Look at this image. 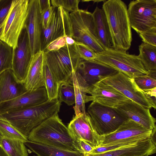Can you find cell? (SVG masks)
Returning <instances> with one entry per match:
<instances>
[{
  "label": "cell",
  "mask_w": 156,
  "mask_h": 156,
  "mask_svg": "<svg viewBox=\"0 0 156 156\" xmlns=\"http://www.w3.org/2000/svg\"><path fill=\"white\" fill-rule=\"evenodd\" d=\"M139 34L143 42L156 46V27L149 29Z\"/></svg>",
  "instance_id": "cell-36"
},
{
  "label": "cell",
  "mask_w": 156,
  "mask_h": 156,
  "mask_svg": "<svg viewBox=\"0 0 156 156\" xmlns=\"http://www.w3.org/2000/svg\"><path fill=\"white\" fill-rule=\"evenodd\" d=\"M44 62L59 84L68 82L80 60L75 44L44 52Z\"/></svg>",
  "instance_id": "cell-4"
},
{
  "label": "cell",
  "mask_w": 156,
  "mask_h": 156,
  "mask_svg": "<svg viewBox=\"0 0 156 156\" xmlns=\"http://www.w3.org/2000/svg\"><path fill=\"white\" fill-rule=\"evenodd\" d=\"M66 36H64L59 37L50 42L43 51L58 50L66 45Z\"/></svg>",
  "instance_id": "cell-38"
},
{
  "label": "cell",
  "mask_w": 156,
  "mask_h": 156,
  "mask_svg": "<svg viewBox=\"0 0 156 156\" xmlns=\"http://www.w3.org/2000/svg\"><path fill=\"white\" fill-rule=\"evenodd\" d=\"M64 36H72L69 12L61 7L54 8L47 27L43 29L41 51H44L50 42Z\"/></svg>",
  "instance_id": "cell-13"
},
{
  "label": "cell",
  "mask_w": 156,
  "mask_h": 156,
  "mask_svg": "<svg viewBox=\"0 0 156 156\" xmlns=\"http://www.w3.org/2000/svg\"><path fill=\"white\" fill-rule=\"evenodd\" d=\"M38 1L41 14L51 6L50 1L49 0H38Z\"/></svg>",
  "instance_id": "cell-41"
},
{
  "label": "cell",
  "mask_w": 156,
  "mask_h": 156,
  "mask_svg": "<svg viewBox=\"0 0 156 156\" xmlns=\"http://www.w3.org/2000/svg\"><path fill=\"white\" fill-rule=\"evenodd\" d=\"M137 143L138 142L134 141L128 142L116 143L106 146L98 147L93 149L89 154H94L102 153L107 151L115 150L128 146Z\"/></svg>",
  "instance_id": "cell-35"
},
{
  "label": "cell",
  "mask_w": 156,
  "mask_h": 156,
  "mask_svg": "<svg viewBox=\"0 0 156 156\" xmlns=\"http://www.w3.org/2000/svg\"><path fill=\"white\" fill-rule=\"evenodd\" d=\"M92 14L96 34L99 41L105 50L112 48L109 29L103 10L97 6Z\"/></svg>",
  "instance_id": "cell-23"
},
{
  "label": "cell",
  "mask_w": 156,
  "mask_h": 156,
  "mask_svg": "<svg viewBox=\"0 0 156 156\" xmlns=\"http://www.w3.org/2000/svg\"><path fill=\"white\" fill-rule=\"evenodd\" d=\"M156 71H149L147 75L135 78L134 80L139 88L146 92L156 88Z\"/></svg>",
  "instance_id": "cell-32"
},
{
  "label": "cell",
  "mask_w": 156,
  "mask_h": 156,
  "mask_svg": "<svg viewBox=\"0 0 156 156\" xmlns=\"http://www.w3.org/2000/svg\"><path fill=\"white\" fill-rule=\"evenodd\" d=\"M68 128L73 140H82L95 148L100 144V138L93 131L87 115L74 116Z\"/></svg>",
  "instance_id": "cell-19"
},
{
  "label": "cell",
  "mask_w": 156,
  "mask_h": 156,
  "mask_svg": "<svg viewBox=\"0 0 156 156\" xmlns=\"http://www.w3.org/2000/svg\"><path fill=\"white\" fill-rule=\"evenodd\" d=\"M24 26L32 56L41 51L43 27L38 0H29L28 13Z\"/></svg>",
  "instance_id": "cell-15"
},
{
  "label": "cell",
  "mask_w": 156,
  "mask_h": 156,
  "mask_svg": "<svg viewBox=\"0 0 156 156\" xmlns=\"http://www.w3.org/2000/svg\"><path fill=\"white\" fill-rule=\"evenodd\" d=\"M127 11L131 28L138 34L156 27V0L131 1Z\"/></svg>",
  "instance_id": "cell-10"
},
{
  "label": "cell",
  "mask_w": 156,
  "mask_h": 156,
  "mask_svg": "<svg viewBox=\"0 0 156 156\" xmlns=\"http://www.w3.org/2000/svg\"><path fill=\"white\" fill-rule=\"evenodd\" d=\"M103 2L102 9L108 25L112 48L126 51L132 40L127 5L121 0H105Z\"/></svg>",
  "instance_id": "cell-2"
},
{
  "label": "cell",
  "mask_w": 156,
  "mask_h": 156,
  "mask_svg": "<svg viewBox=\"0 0 156 156\" xmlns=\"http://www.w3.org/2000/svg\"><path fill=\"white\" fill-rule=\"evenodd\" d=\"M139 50L138 55L146 70L156 71V46L142 42Z\"/></svg>",
  "instance_id": "cell-25"
},
{
  "label": "cell",
  "mask_w": 156,
  "mask_h": 156,
  "mask_svg": "<svg viewBox=\"0 0 156 156\" xmlns=\"http://www.w3.org/2000/svg\"><path fill=\"white\" fill-rule=\"evenodd\" d=\"M12 0H0V27L5 19Z\"/></svg>",
  "instance_id": "cell-39"
},
{
  "label": "cell",
  "mask_w": 156,
  "mask_h": 156,
  "mask_svg": "<svg viewBox=\"0 0 156 156\" xmlns=\"http://www.w3.org/2000/svg\"><path fill=\"white\" fill-rule=\"evenodd\" d=\"M73 141L76 151L83 154H90L91 151L95 148L83 140Z\"/></svg>",
  "instance_id": "cell-37"
},
{
  "label": "cell",
  "mask_w": 156,
  "mask_h": 156,
  "mask_svg": "<svg viewBox=\"0 0 156 156\" xmlns=\"http://www.w3.org/2000/svg\"><path fill=\"white\" fill-rule=\"evenodd\" d=\"M76 48L80 58L87 61L95 60L97 54L90 47L82 43L76 42Z\"/></svg>",
  "instance_id": "cell-33"
},
{
  "label": "cell",
  "mask_w": 156,
  "mask_h": 156,
  "mask_svg": "<svg viewBox=\"0 0 156 156\" xmlns=\"http://www.w3.org/2000/svg\"><path fill=\"white\" fill-rule=\"evenodd\" d=\"M43 76L48 100L58 98L59 84L45 62L43 66Z\"/></svg>",
  "instance_id": "cell-28"
},
{
  "label": "cell",
  "mask_w": 156,
  "mask_h": 156,
  "mask_svg": "<svg viewBox=\"0 0 156 156\" xmlns=\"http://www.w3.org/2000/svg\"><path fill=\"white\" fill-rule=\"evenodd\" d=\"M101 81L112 87L129 99L145 108H156L155 100L140 89L134 79L120 72Z\"/></svg>",
  "instance_id": "cell-9"
},
{
  "label": "cell",
  "mask_w": 156,
  "mask_h": 156,
  "mask_svg": "<svg viewBox=\"0 0 156 156\" xmlns=\"http://www.w3.org/2000/svg\"><path fill=\"white\" fill-rule=\"evenodd\" d=\"M3 137V135H2V134H1V133L0 132V145L1 144L2 140Z\"/></svg>",
  "instance_id": "cell-44"
},
{
  "label": "cell",
  "mask_w": 156,
  "mask_h": 156,
  "mask_svg": "<svg viewBox=\"0 0 156 156\" xmlns=\"http://www.w3.org/2000/svg\"><path fill=\"white\" fill-rule=\"evenodd\" d=\"M68 82L73 84L74 87L75 103L73 108L75 116L86 114L85 98L87 94L79 84L76 78L75 71L73 72Z\"/></svg>",
  "instance_id": "cell-26"
},
{
  "label": "cell",
  "mask_w": 156,
  "mask_h": 156,
  "mask_svg": "<svg viewBox=\"0 0 156 156\" xmlns=\"http://www.w3.org/2000/svg\"><path fill=\"white\" fill-rule=\"evenodd\" d=\"M66 44L67 45H73L75 44L76 41L73 38L70 36H66Z\"/></svg>",
  "instance_id": "cell-42"
},
{
  "label": "cell",
  "mask_w": 156,
  "mask_h": 156,
  "mask_svg": "<svg viewBox=\"0 0 156 156\" xmlns=\"http://www.w3.org/2000/svg\"><path fill=\"white\" fill-rule=\"evenodd\" d=\"M32 56L28 34L24 26L18 38L17 46L13 49L12 69L18 80L24 83Z\"/></svg>",
  "instance_id": "cell-14"
},
{
  "label": "cell",
  "mask_w": 156,
  "mask_h": 156,
  "mask_svg": "<svg viewBox=\"0 0 156 156\" xmlns=\"http://www.w3.org/2000/svg\"><path fill=\"white\" fill-rule=\"evenodd\" d=\"M97 54L96 60L109 66L130 78L134 79L148 73L138 55L112 48Z\"/></svg>",
  "instance_id": "cell-6"
},
{
  "label": "cell",
  "mask_w": 156,
  "mask_h": 156,
  "mask_svg": "<svg viewBox=\"0 0 156 156\" xmlns=\"http://www.w3.org/2000/svg\"><path fill=\"white\" fill-rule=\"evenodd\" d=\"M28 140L64 150L76 151L68 127L58 115L47 119L30 133Z\"/></svg>",
  "instance_id": "cell-3"
},
{
  "label": "cell",
  "mask_w": 156,
  "mask_h": 156,
  "mask_svg": "<svg viewBox=\"0 0 156 156\" xmlns=\"http://www.w3.org/2000/svg\"><path fill=\"white\" fill-rule=\"evenodd\" d=\"M13 53L11 47L0 41V74L7 70L12 69Z\"/></svg>",
  "instance_id": "cell-29"
},
{
  "label": "cell",
  "mask_w": 156,
  "mask_h": 156,
  "mask_svg": "<svg viewBox=\"0 0 156 156\" xmlns=\"http://www.w3.org/2000/svg\"><path fill=\"white\" fill-rule=\"evenodd\" d=\"M152 130L128 119L124 121L114 132L100 137L98 147L128 142H138L149 138Z\"/></svg>",
  "instance_id": "cell-12"
},
{
  "label": "cell",
  "mask_w": 156,
  "mask_h": 156,
  "mask_svg": "<svg viewBox=\"0 0 156 156\" xmlns=\"http://www.w3.org/2000/svg\"></svg>",
  "instance_id": "cell-46"
},
{
  "label": "cell",
  "mask_w": 156,
  "mask_h": 156,
  "mask_svg": "<svg viewBox=\"0 0 156 156\" xmlns=\"http://www.w3.org/2000/svg\"><path fill=\"white\" fill-rule=\"evenodd\" d=\"M27 91L25 83L18 80L12 69L0 74V103L15 98Z\"/></svg>",
  "instance_id": "cell-20"
},
{
  "label": "cell",
  "mask_w": 156,
  "mask_h": 156,
  "mask_svg": "<svg viewBox=\"0 0 156 156\" xmlns=\"http://www.w3.org/2000/svg\"><path fill=\"white\" fill-rule=\"evenodd\" d=\"M0 145L9 156H28L24 143L20 140L3 137Z\"/></svg>",
  "instance_id": "cell-27"
},
{
  "label": "cell",
  "mask_w": 156,
  "mask_h": 156,
  "mask_svg": "<svg viewBox=\"0 0 156 156\" xmlns=\"http://www.w3.org/2000/svg\"><path fill=\"white\" fill-rule=\"evenodd\" d=\"M58 96L59 100L65 103L69 106L75 103V92L73 85L69 82H62L59 86Z\"/></svg>",
  "instance_id": "cell-30"
},
{
  "label": "cell",
  "mask_w": 156,
  "mask_h": 156,
  "mask_svg": "<svg viewBox=\"0 0 156 156\" xmlns=\"http://www.w3.org/2000/svg\"><path fill=\"white\" fill-rule=\"evenodd\" d=\"M85 103L92 101L101 105L116 108L129 99L112 87L101 81L88 89Z\"/></svg>",
  "instance_id": "cell-16"
},
{
  "label": "cell",
  "mask_w": 156,
  "mask_h": 156,
  "mask_svg": "<svg viewBox=\"0 0 156 156\" xmlns=\"http://www.w3.org/2000/svg\"></svg>",
  "instance_id": "cell-47"
},
{
  "label": "cell",
  "mask_w": 156,
  "mask_h": 156,
  "mask_svg": "<svg viewBox=\"0 0 156 156\" xmlns=\"http://www.w3.org/2000/svg\"><path fill=\"white\" fill-rule=\"evenodd\" d=\"M79 0H51V5L54 8L61 7L65 10L71 12L75 11L79 9Z\"/></svg>",
  "instance_id": "cell-34"
},
{
  "label": "cell",
  "mask_w": 156,
  "mask_h": 156,
  "mask_svg": "<svg viewBox=\"0 0 156 156\" xmlns=\"http://www.w3.org/2000/svg\"><path fill=\"white\" fill-rule=\"evenodd\" d=\"M72 37L76 42L84 44L96 53L105 50L96 34L92 13L79 9L69 13Z\"/></svg>",
  "instance_id": "cell-7"
},
{
  "label": "cell",
  "mask_w": 156,
  "mask_h": 156,
  "mask_svg": "<svg viewBox=\"0 0 156 156\" xmlns=\"http://www.w3.org/2000/svg\"><path fill=\"white\" fill-rule=\"evenodd\" d=\"M0 156H9L4 150L0 145Z\"/></svg>",
  "instance_id": "cell-43"
},
{
  "label": "cell",
  "mask_w": 156,
  "mask_h": 156,
  "mask_svg": "<svg viewBox=\"0 0 156 156\" xmlns=\"http://www.w3.org/2000/svg\"><path fill=\"white\" fill-rule=\"evenodd\" d=\"M0 132L3 137L20 140L24 143L28 140L27 137L8 122L0 120Z\"/></svg>",
  "instance_id": "cell-31"
},
{
  "label": "cell",
  "mask_w": 156,
  "mask_h": 156,
  "mask_svg": "<svg viewBox=\"0 0 156 156\" xmlns=\"http://www.w3.org/2000/svg\"><path fill=\"white\" fill-rule=\"evenodd\" d=\"M115 109L126 119H131L147 129L153 130L156 126L155 119L151 115L150 109L130 99Z\"/></svg>",
  "instance_id": "cell-18"
},
{
  "label": "cell",
  "mask_w": 156,
  "mask_h": 156,
  "mask_svg": "<svg viewBox=\"0 0 156 156\" xmlns=\"http://www.w3.org/2000/svg\"><path fill=\"white\" fill-rule=\"evenodd\" d=\"M156 146L151 137L130 146L104 153L83 156H138L156 153Z\"/></svg>",
  "instance_id": "cell-21"
},
{
  "label": "cell",
  "mask_w": 156,
  "mask_h": 156,
  "mask_svg": "<svg viewBox=\"0 0 156 156\" xmlns=\"http://www.w3.org/2000/svg\"><path fill=\"white\" fill-rule=\"evenodd\" d=\"M48 100L45 87L33 91L27 90L12 99L0 103V114L18 108L41 104Z\"/></svg>",
  "instance_id": "cell-17"
},
{
  "label": "cell",
  "mask_w": 156,
  "mask_h": 156,
  "mask_svg": "<svg viewBox=\"0 0 156 156\" xmlns=\"http://www.w3.org/2000/svg\"><path fill=\"white\" fill-rule=\"evenodd\" d=\"M37 156H83L75 151L67 150L48 146L28 140L24 143Z\"/></svg>",
  "instance_id": "cell-24"
},
{
  "label": "cell",
  "mask_w": 156,
  "mask_h": 156,
  "mask_svg": "<svg viewBox=\"0 0 156 156\" xmlns=\"http://www.w3.org/2000/svg\"><path fill=\"white\" fill-rule=\"evenodd\" d=\"M58 98L34 106L13 110L0 114V120L8 122L27 137L34 128L59 112Z\"/></svg>",
  "instance_id": "cell-1"
},
{
  "label": "cell",
  "mask_w": 156,
  "mask_h": 156,
  "mask_svg": "<svg viewBox=\"0 0 156 156\" xmlns=\"http://www.w3.org/2000/svg\"><path fill=\"white\" fill-rule=\"evenodd\" d=\"M44 52L40 51L32 56L25 85L27 90L45 87L43 76Z\"/></svg>",
  "instance_id": "cell-22"
},
{
  "label": "cell",
  "mask_w": 156,
  "mask_h": 156,
  "mask_svg": "<svg viewBox=\"0 0 156 156\" xmlns=\"http://www.w3.org/2000/svg\"><path fill=\"white\" fill-rule=\"evenodd\" d=\"M29 0H12L10 8L0 27V40L13 49L23 28L28 13Z\"/></svg>",
  "instance_id": "cell-5"
},
{
  "label": "cell",
  "mask_w": 156,
  "mask_h": 156,
  "mask_svg": "<svg viewBox=\"0 0 156 156\" xmlns=\"http://www.w3.org/2000/svg\"><path fill=\"white\" fill-rule=\"evenodd\" d=\"M91 127L99 138L113 133L126 120L116 110L92 101L87 112Z\"/></svg>",
  "instance_id": "cell-8"
},
{
  "label": "cell",
  "mask_w": 156,
  "mask_h": 156,
  "mask_svg": "<svg viewBox=\"0 0 156 156\" xmlns=\"http://www.w3.org/2000/svg\"><path fill=\"white\" fill-rule=\"evenodd\" d=\"M54 8L51 6L41 14V20L43 29L46 28L50 20Z\"/></svg>",
  "instance_id": "cell-40"
},
{
  "label": "cell",
  "mask_w": 156,
  "mask_h": 156,
  "mask_svg": "<svg viewBox=\"0 0 156 156\" xmlns=\"http://www.w3.org/2000/svg\"><path fill=\"white\" fill-rule=\"evenodd\" d=\"M149 155H150L149 154H145V155H140V156H149Z\"/></svg>",
  "instance_id": "cell-45"
},
{
  "label": "cell",
  "mask_w": 156,
  "mask_h": 156,
  "mask_svg": "<svg viewBox=\"0 0 156 156\" xmlns=\"http://www.w3.org/2000/svg\"><path fill=\"white\" fill-rule=\"evenodd\" d=\"M118 72L98 61H87L80 58L75 73L79 84L87 94L91 86Z\"/></svg>",
  "instance_id": "cell-11"
}]
</instances>
